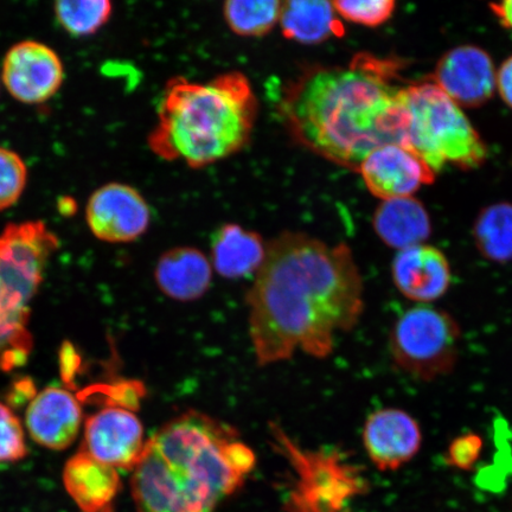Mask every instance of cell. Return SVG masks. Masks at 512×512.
<instances>
[{
	"label": "cell",
	"mask_w": 512,
	"mask_h": 512,
	"mask_svg": "<svg viewBox=\"0 0 512 512\" xmlns=\"http://www.w3.org/2000/svg\"><path fill=\"white\" fill-rule=\"evenodd\" d=\"M249 338L260 367L297 352L332 354L339 332L360 322L364 285L347 243L329 245L285 232L267 243L264 264L247 293Z\"/></svg>",
	"instance_id": "obj_1"
},
{
	"label": "cell",
	"mask_w": 512,
	"mask_h": 512,
	"mask_svg": "<svg viewBox=\"0 0 512 512\" xmlns=\"http://www.w3.org/2000/svg\"><path fill=\"white\" fill-rule=\"evenodd\" d=\"M390 60L358 54L342 66L304 70L279 110L297 143L351 171L384 145H406L408 118Z\"/></svg>",
	"instance_id": "obj_2"
},
{
	"label": "cell",
	"mask_w": 512,
	"mask_h": 512,
	"mask_svg": "<svg viewBox=\"0 0 512 512\" xmlns=\"http://www.w3.org/2000/svg\"><path fill=\"white\" fill-rule=\"evenodd\" d=\"M256 465L234 427L197 411L166 422L147 439L133 469L137 512H215Z\"/></svg>",
	"instance_id": "obj_3"
},
{
	"label": "cell",
	"mask_w": 512,
	"mask_h": 512,
	"mask_svg": "<svg viewBox=\"0 0 512 512\" xmlns=\"http://www.w3.org/2000/svg\"><path fill=\"white\" fill-rule=\"evenodd\" d=\"M256 117L258 100L245 74L224 73L208 82L178 76L166 83L147 142L159 158L201 169L241 151Z\"/></svg>",
	"instance_id": "obj_4"
},
{
	"label": "cell",
	"mask_w": 512,
	"mask_h": 512,
	"mask_svg": "<svg viewBox=\"0 0 512 512\" xmlns=\"http://www.w3.org/2000/svg\"><path fill=\"white\" fill-rule=\"evenodd\" d=\"M408 125L407 149L438 174L446 164L463 170L477 169L488 149L476 128L456 102L433 82L402 88Z\"/></svg>",
	"instance_id": "obj_5"
},
{
	"label": "cell",
	"mask_w": 512,
	"mask_h": 512,
	"mask_svg": "<svg viewBox=\"0 0 512 512\" xmlns=\"http://www.w3.org/2000/svg\"><path fill=\"white\" fill-rule=\"evenodd\" d=\"M460 339L462 331L450 313L431 305H416L393 325L390 356L414 379L437 380L456 368Z\"/></svg>",
	"instance_id": "obj_6"
},
{
	"label": "cell",
	"mask_w": 512,
	"mask_h": 512,
	"mask_svg": "<svg viewBox=\"0 0 512 512\" xmlns=\"http://www.w3.org/2000/svg\"><path fill=\"white\" fill-rule=\"evenodd\" d=\"M275 445L285 454L296 472L291 494L294 512H344L352 498L361 494L364 480L355 466L341 454L305 451L273 425Z\"/></svg>",
	"instance_id": "obj_7"
},
{
	"label": "cell",
	"mask_w": 512,
	"mask_h": 512,
	"mask_svg": "<svg viewBox=\"0 0 512 512\" xmlns=\"http://www.w3.org/2000/svg\"><path fill=\"white\" fill-rule=\"evenodd\" d=\"M2 81L12 98L25 105H40L60 91L64 66L59 54L47 44L24 40L6 53Z\"/></svg>",
	"instance_id": "obj_8"
},
{
	"label": "cell",
	"mask_w": 512,
	"mask_h": 512,
	"mask_svg": "<svg viewBox=\"0 0 512 512\" xmlns=\"http://www.w3.org/2000/svg\"><path fill=\"white\" fill-rule=\"evenodd\" d=\"M86 221L96 239L127 243L138 240L149 229L151 209L136 188L112 182L89 197Z\"/></svg>",
	"instance_id": "obj_9"
},
{
	"label": "cell",
	"mask_w": 512,
	"mask_h": 512,
	"mask_svg": "<svg viewBox=\"0 0 512 512\" xmlns=\"http://www.w3.org/2000/svg\"><path fill=\"white\" fill-rule=\"evenodd\" d=\"M147 440L132 409L108 407L88 418L82 450L115 470H132L142 459Z\"/></svg>",
	"instance_id": "obj_10"
},
{
	"label": "cell",
	"mask_w": 512,
	"mask_h": 512,
	"mask_svg": "<svg viewBox=\"0 0 512 512\" xmlns=\"http://www.w3.org/2000/svg\"><path fill=\"white\" fill-rule=\"evenodd\" d=\"M497 70L491 56L477 46H459L440 57L433 83L459 107L477 108L496 91Z\"/></svg>",
	"instance_id": "obj_11"
},
{
	"label": "cell",
	"mask_w": 512,
	"mask_h": 512,
	"mask_svg": "<svg viewBox=\"0 0 512 512\" xmlns=\"http://www.w3.org/2000/svg\"><path fill=\"white\" fill-rule=\"evenodd\" d=\"M358 172L370 194L382 201L413 197L422 185L435 181L430 166L399 144L384 145L371 152Z\"/></svg>",
	"instance_id": "obj_12"
},
{
	"label": "cell",
	"mask_w": 512,
	"mask_h": 512,
	"mask_svg": "<svg viewBox=\"0 0 512 512\" xmlns=\"http://www.w3.org/2000/svg\"><path fill=\"white\" fill-rule=\"evenodd\" d=\"M421 444L419 422L402 409H379L364 424V448L371 462L381 471H396L411 462Z\"/></svg>",
	"instance_id": "obj_13"
},
{
	"label": "cell",
	"mask_w": 512,
	"mask_h": 512,
	"mask_svg": "<svg viewBox=\"0 0 512 512\" xmlns=\"http://www.w3.org/2000/svg\"><path fill=\"white\" fill-rule=\"evenodd\" d=\"M82 424V409L67 389L48 387L31 400L25 426L36 444L61 451L74 443Z\"/></svg>",
	"instance_id": "obj_14"
},
{
	"label": "cell",
	"mask_w": 512,
	"mask_h": 512,
	"mask_svg": "<svg viewBox=\"0 0 512 512\" xmlns=\"http://www.w3.org/2000/svg\"><path fill=\"white\" fill-rule=\"evenodd\" d=\"M392 278L402 296L427 305L445 296L451 286L452 273L443 252L433 246L419 245L396 254Z\"/></svg>",
	"instance_id": "obj_15"
},
{
	"label": "cell",
	"mask_w": 512,
	"mask_h": 512,
	"mask_svg": "<svg viewBox=\"0 0 512 512\" xmlns=\"http://www.w3.org/2000/svg\"><path fill=\"white\" fill-rule=\"evenodd\" d=\"M210 259L195 247H176L160 256L155 280L166 297L181 303L196 302L206 296L213 283Z\"/></svg>",
	"instance_id": "obj_16"
},
{
	"label": "cell",
	"mask_w": 512,
	"mask_h": 512,
	"mask_svg": "<svg viewBox=\"0 0 512 512\" xmlns=\"http://www.w3.org/2000/svg\"><path fill=\"white\" fill-rule=\"evenodd\" d=\"M63 483L81 512H113L121 486L117 470L82 448L64 466Z\"/></svg>",
	"instance_id": "obj_17"
},
{
	"label": "cell",
	"mask_w": 512,
	"mask_h": 512,
	"mask_svg": "<svg viewBox=\"0 0 512 512\" xmlns=\"http://www.w3.org/2000/svg\"><path fill=\"white\" fill-rule=\"evenodd\" d=\"M267 243L262 236L240 224H223L211 239V265L226 279L256 275L266 259Z\"/></svg>",
	"instance_id": "obj_18"
},
{
	"label": "cell",
	"mask_w": 512,
	"mask_h": 512,
	"mask_svg": "<svg viewBox=\"0 0 512 512\" xmlns=\"http://www.w3.org/2000/svg\"><path fill=\"white\" fill-rule=\"evenodd\" d=\"M373 227L384 245L399 252L425 245L432 234L430 214L414 197L382 201L375 211Z\"/></svg>",
	"instance_id": "obj_19"
},
{
	"label": "cell",
	"mask_w": 512,
	"mask_h": 512,
	"mask_svg": "<svg viewBox=\"0 0 512 512\" xmlns=\"http://www.w3.org/2000/svg\"><path fill=\"white\" fill-rule=\"evenodd\" d=\"M279 24L287 40L319 44L343 37V23L332 2L324 0H290L281 5Z\"/></svg>",
	"instance_id": "obj_20"
},
{
	"label": "cell",
	"mask_w": 512,
	"mask_h": 512,
	"mask_svg": "<svg viewBox=\"0 0 512 512\" xmlns=\"http://www.w3.org/2000/svg\"><path fill=\"white\" fill-rule=\"evenodd\" d=\"M473 240L483 258L497 264L512 261V203L484 208L473 224Z\"/></svg>",
	"instance_id": "obj_21"
},
{
	"label": "cell",
	"mask_w": 512,
	"mask_h": 512,
	"mask_svg": "<svg viewBox=\"0 0 512 512\" xmlns=\"http://www.w3.org/2000/svg\"><path fill=\"white\" fill-rule=\"evenodd\" d=\"M29 318L30 310L0 288V370H12L27 362L32 348Z\"/></svg>",
	"instance_id": "obj_22"
},
{
	"label": "cell",
	"mask_w": 512,
	"mask_h": 512,
	"mask_svg": "<svg viewBox=\"0 0 512 512\" xmlns=\"http://www.w3.org/2000/svg\"><path fill=\"white\" fill-rule=\"evenodd\" d=\"M281 5L278 0H230L223 5V16L234 34L261 37L279 23Z\"/></svg>",
	"instance_id": "obj_23"
},
{
	"label": "cell",
	"mask_w": 512,
	"mask_h": 512,
	"mask_svg": "<svg viewBox=\"0 0 512 512\" xmlns=\"http://www.w3.org/2000/svg\"><path fill=\"white\" fill-rule=\"evenodd\" d=\"M57 22L75 37L94 35L110 21L113 5L108 0H63L54 4Z\"/></svg>",
	"instance_id": "obj_24"
},
{
	"label": "cell",
	"mask_w": 512,
	"mask_h": 512,
	"mask_svg": "<svg viewBox=\"0 0 512 512\" xmlns=\"http://www.w3.org/2000/svg\"><path fill=\"white\" fill-rule=\"evenodd\" d=\"M28 166L15 151L0 146V211L19 201L28 183Z\"/></svg>",
	"instance_id": "obj_25"
},
{
	"label": "cell",
	"mask_w": 512,
	"mask_h": 512,
	"mask_svg": "<svg viewBox=\"0 0 512 512\" xmlns=\"http://www.w3.org/2000/svg\"><path fill=\"white\" fill-rule=\"evenodd\" d=\"M332 4L339 18L368 28L388 22L396 8L394 0H337Z\"/></svg>",
	"instance_id": "obj_26"
},
{
	"label": "cell",
	"mask_w": 512,
	"mask_h": 512,
	"mask_svg": "<svg viewBox=\"0 0 512 512\" xmlns=\"http://www.w3.org/2000/svg\"><path fill=\"white\" fill-rule=\"evenodd\" d=\"M27 454L21 420L9 406L0 402V466L19 462Z\"/></svg>",
	"instance_id": "obj_27"
},
{
	"label": "cell",
	"mask_w": 512,
	"mask_h": 512,
	"mask_svg": "<svg viewBox=\"0 0 512 512\" xmlns=\"http://www.w3.org/2000/svg\"><path fill=\"white\" fill-rule=\"evenodd\" d=\"M483 450V440L476 434H465L454 439L448 447L447 463L460 470H470Z\"/></svg>",
	"instance_id": "obj_28"
},
{
	"label": "cell",
	"mask_w": 512,
	"mask_h": 512,
	"mask_svg": "<svg viewBox=\"0 0 512 512\" xmlns=\"http://www.w3.org/2000/svg\"><path fill=\"white\" fill-rule=\"evenodd\" d=\"M496 91L504 104L512 108V55L497 70Z\"/></svg>",
	"instance_id": "obj_29"
},
{
	"label": "cell",
	"mask_w": 512,
	"mask_h": 512,
	"mask_svg": "<svg viewBox=\"0 0 512 512\" xmlns=\"http://www.w3.org/2000/svg\"><path fill=\"white\" fill-rule=\"evenodd\" d=\"M489 8L503 28L512 30V0H505V2L501 3H491L489 4Z\"/></svg>",
	"instance_id": "obj_30"
}]
</instances>
